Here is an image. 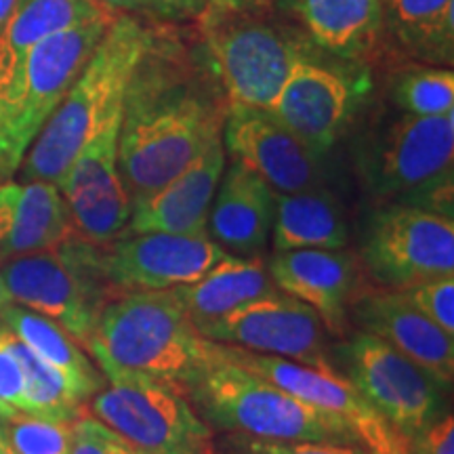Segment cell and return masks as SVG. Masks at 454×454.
<instances>
[{
    "mask_svg": "<svg viewBox=\"0 0 454 454\" xmlns=\"http://www.w3.org/2000/svg\"><path fill=\"white\" fill-rule=\"evenodd\" d=\"M152 30L135 17H118L51 114L21 162L24 181L59 184L81 147L122 106L129 81L150 44Z\"/></svg>",
    "mask_w": 454,
    "mask_h": 454,
    "instance_id": "obj_2",
    "label": "cell"
},
{
    "mask_svg": "<svg viewBox=\"0 0 454 454\" xmlns=\"http://www.w3.org/2000/svg\"><path fill=\"white\" fill-rule=\"evenodd\" d=\"M72 454H145L98 417L72 423Z\"/></svg>",
    "mask_w": 454,
    "mask_h": 454,
    "instance_id": "obj_34",
    "label": "cell"
},
{
    "mask_svg": "<svg viewBox=\"0 0 454 454\" xmlns=\"http://www.w3.org/2000/svg\"><path fill=\"white\" fill-rule=\"evenodd\" d=\"M17 414H20V411H15V408L11 406V404H7V402L0 400V423L11 421V419H15Z\"/></svg>",
    "mask_w": 454,
    "mask_h": 454,
    "instance_id": "obj_41",
    "label": "cell"
},
{
    "mask_svg": "<svg viewBox=\"0 0 454 454\" xmlns=\"http://www.w3.org/2000/svg\"><path fill=\"white\" fill-rule=\"evenodd\" d=\"M364 261L377 280L395 291L454 274L452 217L412 204H389L368 225Z\"/></svg>",
    "mask_w": 454,
    "mask_h": 454,
    "instance_id": "obj_12",
    "label": "cell"
},
{
    "mask_svg": "<svg viewBox=\"0 0 454 454\" xmlns=\"http://www.w3.org/2000/svg\"><path fill=\"white\" fill-rule=\"evenodd\" d=\"M11 333V331H9ZM11 345L24 371L26 381V412L30 417L49 419V421L74 423L81 414L82 402L74 395L59 372L43 362L20 339L11 333Z\"/></svg>",
    "mask_w": 454,
    "mask_h": 454,
    "instance_id": "obj_29",
    "label": "cell"
},
{
    "mask_svg": "<svg viewBox=\"0 0 454 454\" xmlns=\"http://www.w3.org/2000/svg\"><path fill=\"white\" fill-rule=\"evenodd\" d=\"M208 234H121L98 244L99 270L106 282L121 291H170L198 280L225 257Z\"/></svg>",
    "mask_w": 454,
    "mask_h": 454,
    "instance_id": "obj_16",
    "label": "cell"
},
{
    "mask_svg": "<svg viewBox=\"0 0 454 454\" xmlns=\"http://www.w3.org/2000/svg\"><path fill=\"white\" fill-rule=\"evenodd\" d=\"M13 303L57 322L72 339L87 345L106 308V282L98 244L70 236L41 253L4 261L0 268Z\"/></svg>",
    "mask_w": 454,
    "mask_h": 454,
    "instance_id": "obj_8",
    "label": "cell"
},
{
    "mask_svg": "<svg viewBox=\"0 0 454 454\" xmlns=\"http://www.w3.org/2000/svg\"><path fill=\"white\" fill-rule=\"evenodd\" d=\"M0 427L17 454H72V423L20 412Z\"/></svg>",
    "mask_w": 454,
    "mask_h": 454,
    "instance_id": "obj_31",
    "label": "cell"
},
{
    "mask_svg": "<svg viewBox=\"0 0 454 454\" xmlns=\"http://www.w3.org/2000/svg\"><path fill=\"white\" fill-rule=\"evenodd\" d=\"M395 104L411 116H442L454 112V74L444 67L406 72L395 82Z\"/></svg>",
    "mask_w": 454,
    "mask_h": 454,
    "instance_id": "obj_30",
    "label": "cell"
},
{
    "mask_svg": "<svg viewBox=\"0 0 454 454\" xmlns=\"http://www.w3.org/2000/svg\"><path fill=\"white\" fill-rule=\"evenodd\" d=\"M17 0H0V34H3L4 26H7L11 13H13Z\"/></svg>",
    "mask_w": 454,
    "mask_h": 454,
    "instance_id": "obj_40",
    "label": "cell"
},
{
    "mask_svg": "<svg viewBox=\"0 0 454 454\" xmlns=\"http://www.w3.org/2000/svg\"><path fill=\"white\" fill-rule=\"evenodd\" d=\"M230 106L202 47L152 32L122 99L118 170L130 204L154 194L223 135Z\"/></svg>",
    "mask_w": 454,
    "mask_h": 454,
    "instance_id": "obj_1",
    "label": "cell"
},
{
    "mask_svg": "<svg viewBox=\"0 0 454 454\" xmlns=\"http://www.w3.org/2000/svg\"><path fill=\"white\" fill-rule=\"evenodd\" d=\"M217 454H219V452H217Z\"/></svg>",
    "mask_w": 454,
    "mask_h": 454,
    "instance_id": "obj_44",
    "label": "cell"
},
{
    "mask_svg": "<svg viewBox=\"0 0 454 454\" xmlns=\"http://www.w3.org/2000/svg\"><path fill=\"white\" fill-rule=\"evenodd\" d=\"M0 454H17L13 450V446L9 444V440H7V435H4L3 427H0Z\"/></svg>",
    "mask_w": 454,
    "mask_h": 454,
    "instance_id": "obj_43",
    "label": "cell"
},
{
    "mask_svg": "<svg viewBox=\"0 0 454 454\" xmlns=\"http://www.w3.org/2000/svg\"><path fill=\"white\" fill-rule=\"evenodd\" d=\"M322 326L320 316L309 305L276 288L196 328L215 343L286 357L317 371H334Z\"/></svg>",
    "mask_w": 454,
    "mask_h": 454,
    "instance_id": "obj_14",
    "label": "cell"
},
{
    "mask_svg": "<svg viewBox=\"0 0 454 454\" xmlns=\"http://www.w3.org/2000/svg\"><path fill=\"white\" fill-rule=\"evenodd\" d=\"M122 106L81 147L57 184L70 208L74 231L93 244H107L124 234L133 208L118 170Z\"/></svg>",
    "mask_w": 454,
    "mask_h": 454,
    "instance_id": "obj_15",
    "label": "cell"
},
{
    "mask_svg": "<svg viewBox=\"0 0 454 454\" xmlns=\"http://www.w3.org/2000/svg\"><path fill=\"white\" fill-rule=\"evenodd\" d=\"M402 293L434 325L454 337V274L431 278L404 288Z\"/></svg>",
    "mask_w": 454,
    "mask_h": 454,
    "instance_id": "obj_32",
    "label": "cell"
},
{
    "mask_svg": "<svg viewBox=\"0 0 454 454\" xmlns=\"http://www.w3.org/2000/svg\"><path fill=\"white\" fill-rule=\"evenodd\" d=\"M87 348L99 368L141 372L184 387L213 357L173 291H137L107 301Z\"/></svg>",
    "mask_w": 454,
    "mask_h": 454,
    "instance_id": "obj_3",
    "label": "cell"
},
{
    "mask_svg": "<svg viewBox=\"0 0 454 454\" xmlns=\"http://www.w3.org/2000/svg\"><path fill=\"white\" fill-rule=\"evenodd\" d=\"M219 351L244 371L274 383L305 404L339 417L368 454H411V442L391 427L348 379L337 377L334 371H317L286 357L259 354L236 345L219 343Z\"/></svg>",
    "mask_w": 454,
    "mask_h": 454,
    "instance_id": "obj_11",
    "label": "cell"
},
{
    "mask_svg": "<svg viewBox=\"0 0 454 454\" xmlns=\"http://www.w3.org/2000/svg\"><path fill=\"white\" fill-rule=\"evenodd\" d=\"M348 381L395 431L411 442L444 417V387L411 357L371 333H356L340 348Z\"/></svg>",
    "mask_w": 454,
    "mask_h": 454,
    "instance_id": "obj_10",
    "label": "cell"
},
{
    "mask_svg": "<svg viewBox=\"0 0 454 454\" xmlns=\"http://www.w3.org/2000/svg\"><path fill=\"white\" fill-rule=\"evenodd\" d=\"M368 90V78L334 64L325 51L301 57L288 72L270 114L311 152L325 156Z\"/></svg>",
    "mask_w": 454,
    "mask_h": 454,
    "instance_id": "obj_13",
    "label": "cell"
},
{
    "mask_svg": "<svg viewBox=\"0 0 454 454\" xmlns=\"http://www.w3.org/2000/svg\"><path fill=\"white\" fill-rule=\"evenodd\" d=\"M254 3V0H208L213 9H221V11H234L240 7H247V4Z\"/></svg>",
    "mask_w": 454,
    "mask_h": 454,
    "instance_id": "obj_39",
    "label": "cell"
},
{
    "mask_svg": "<svg viewBox=\"0 0 454 454\" xmlns=\"http://www.w3.org/2000/svg\"><path fill=\"white\" fill-rule=\"evenodd\" d=\"M293 9L309 41L343 61L364 59L385 27L381 0H293Z\"/></svg>",
    "mask_w": 454,
    "mask_h": 454,
    "instance_id": "obj_24",
    "label": "cell"
},
{
    "mask_svg": "<svg viewBox=\"0 0 454 454\" xmlns=\"http://www.w3.org/2000/svg\"><path fill=\"white\" fill-rule=\"evenodd\" d=\"M223 147L278 194L322 190L325 184L322 158L268 110L230 106L223 124Z\"/></svg>",
    "mask_w": 454,
    "mask_h": 454,
    "instance_id": "obj_17",
    "label": "cell"
},
{
    "mask_svg": "<svg viewBox=\"0 0 454 454\" xmlns=\"http://www.w3.org/2000/svg\"><path fill=\"white\" fill-rule=\"evenodd\" d=\"M271 242L276 253L294 248H331L348 244V223L333 194L322 190L278 194L271 223Z\"/></svg>",
    "mask_w": 454,
    "mask_h": 454,
    "instance_id": "obj_27",
    "label": "cell"
},
{
    "mask_svg": "<svg viewBox=\"0 0 454 454\" xmlns=\"http://www.w3.org/2000/svg\"><path fill=\"white\" fill-rule=\"evenodd\" d=\"M387 21L408 53L452 64L454 0H387Z\"/></svg>",
    "mask_w": 454,
    "mask_h": 454,
    "instance_id": "obj_28",
    "label": "cell"
},
{
    "mask_svg": "<svg viewBox=\"0 0 454 454\" xmlns=\"http://www.w3.org/2000/svg\"><path fill=\"white\" fill-rule=\"evenodd\" d=\"M362 331L383 339L391 348L425 368L444 389L454 381V337L421 314L404 293H385L356 308Z\"/></svg>",
    "mask_w": 454,
    "mask_h": 454,
    "instance_id": "obj_19",
    "label": "cell"
},
{
    "mask_svg": "<svg viewBox=\"0 0 454 454\" xmlns=\"http://www.w3.org/2000/svg\"><path fill=\"white\" fill-rule=\"evenodd\" d=\"M9 305H13V299H11V294L7 291V284H4L3 276H0V311L7 309Z\"/></svg>",
    "mask_w": 454,
    "mask_h": 454,
    "instance_id": "obj_42",
    "label": "cell"
},
{
    "mask_svg": "<svg viewBox=\"0 0 454 454\" xmlns=\"http://www.w3.org/2000/svg\"><path fill=\"white\" fill-rule=\"evenodd\" d=\"M0 400L21 414L26 412L24 371L11 345V333L4 326H0Z\"/></svg>",
    "mask_w": 454,
    "mask_h": 454,
    "instance_id": "obj_35",
    "label": "cell"
},
{
    "mask_svg": "<svg viewBox=\"0 0 454 454\" xmlns=\"http://www.w3.org/2000/svg\"><path fill=\"white\" fill-rule=\"evenodd\" d=\"M219 454H368L357 444H334V442H278L261 440L253 435L234 434Z\"/></svg>",
    "mask_w": 454,
    "mask_h": 454,
    "instance_id": "obj_33",
    "label": "cell"
},
{
    "mask_svg": "<svg viewBox=\"0 0 454 454\" xmlns=\"http://www.w3.org/2000/svg\"><path fill=\"white\" fill-rule=\"evenodd\" d=\"M276 192L259 175L231 162L223 170L208 211V236L221 248L253 259L270 240Z\"/></svg>",
    "mask_w": 454,
    "mask_h": 454,
    "instance_id": "obj_20",
    "label": "cell"
},
{
    "mask_svg": "<svg viewBox=\"0 0 454 454\" xmlns=\"http://www.w3.org/2000/svg\"><path fill=\"white\" fill-rule=\"evenodd\" d=\"M93 414L145 454H217L211 429L184 391L141 372L106 366Z\"/></svg>",
    "mask_w": 454,
    "mask_h": 454,
    "instance_id": "obj_9",
    "label": "cell"
},
{
    "mask_svg": "<svg viewBox=\"0 0 454 454\" xmlns=\"http://www.w3.org/2000/svg\"><path fill=\"white\" fill-rule=\"evenodd\" d=\"M270 278L282 293L303 301L328 331L343 333L356 270L348 254L331 248H294L276 253Z\"/></svg>",
    "mask_w": 454,
    "mask_h": 454,
    "instance_id": "obj_22",
    "label": "cell"
},
{
    "mask_svg": "<svg viewBox=\"0 0 454 454\" xmlns=\"http://www.w3.org/2000/svg\"><path fill=\"white\" fill-rule=\"evenodd\" d=\"M360 173L377 198L452 217L454 112L404 114L360 152Z\"/></svg>",
    "mask_w": 454,
    "mask_h": 454,
    "instance_id": "obj_6",
    "label": "cell"
},
{
    "mask_svg": "<svg viewBox=\"0 0 454 454\" xmlns=\"http://www.w3.org/2000/svg\"><path fill=\"white\" fill-rule=\"evenodd\" d=\"M208 423L234 434L278 442H334L357 444L351 429L331 412L305 404L274 383L221 356L213 357L184 387ZM360 446V444H357Z\"/></svg>",
    "mask_w": 454,
    "mask_h": 454,
    "instance_id": "obj_4",
    "label": "cell"
},
{
    "mask_svg": "<svg viewBox=\"0 0 454 454\" xmlns=\"http://www.w3.org/2000/svg\"><path fill=\"white\" fill-rule=\"evenodd\" d=\"M0 320L27 349L34 351L43 362H47L64 377L67 387L81 402L89 400L106 387L104 379L90 364L76 339H72L51 317L13 303L0 311Z\"/></svg>",
    "mask_w": 454,
    "mask_h": 454,
    "instance_id": "obj_26",
    "label": "cell"
},
{
    "mask_svg": "<svg viewBox=\"0 0 454 454\" xmlns=\"http://www.w3.org/2000/svg\"><path fill=\"white\" fill-rule=\"evenodd\" d=\"M411 454H454V419L444 414L411 440Z\"/></svg>",
    "mask_w": 454,
    "mask_h": 454,
    "instance_id": "obj_36",
    "label": "cell"
},
{
    "mask_svg": "<svg viewBox=\"0 0 454 454\" xmlns=\"http://www.w3.org/2000/svg\"><path fill=\"white\" fill-rule=\"evenodd\" d=\"M170 291L181 301L194 326H198L236 309L238 305L276 291V284L259 259L225 254L202 278Z\"/></svg>",
    "mask_w": 454,
    "mask_h": 454,
    "instance_id": "obj_25",
    "label": "cell"
},
{
    "mask_svg": "<svg viewBox=\"0 0 454 454\" xmlns=\"http://www.w3.org/2000/svg\"><path fill=\"white\" fill-rule=\"evenodd\" d=\"M160 15L164 17H198L208 7V0H158Z\"/></svg>",
    "mask_w": 454,
    "mask_h": 454,
    "instance_id": "obj_37",
    "label": "cell"
},
{
    "mask_svg": "<svg viewBox=\"0 0 454 454\" xmlns=\"http://www.w3.org/2000/svg\"><path fill=\"white\" fill-rule=\"evenodd\" d=\"M225 170L223 135L215 139L177 177L130 208L127 231L164 234H208V211Z\"/></svg>",
    "mask_w": 454,
    "mask_h": 454,
    "instance_id": "obj_18",
    "label": "cell"
},
{
    "mask_svg": "<svg viewBox=\"0 0 454 454\" xmlns=\"http://www.w3.org/2000/svg\"><path fill=\"white\" fill-rule=\"evenodd\" d=\"M251 4L234 11L204 9L200 47L227 106L270 110L293 66L317 47Z\"/></svg>",
    "mask_w": 454,
    "mask_h": 454,
    "instance_id": "obj_5",
    "label": "cell"
},
{
    "mask_svg": "<svg viewBox=\"0 0 454 454\" xmlns=\"http://www.w3.org/2000/svg\"><path fill=\"white\" fill-rule=\"evenodd\" d=\"M104 7L124 9V11H150V13L160 15L158 0H99Z\"/></svg>",
    "mask_w": 454,
    "mask_h": 454,
    "instance_id": "obj_38",
    "label": "cell"
},
{
    "mask_svg": "<svg viewBox=\"0 0 454 454\" xmlns=\"http://www.w3.org/2000/svg\"><path fill=\"white\" fill-rule=\"evenodd\" d=\"M107 13L99 0H17L0 34V104L15 89L27 55L38 43Z\"/></svg>",
    "mask_w": 454,
    "mask_h": 454,
    "instance_id": "obj_23",
    "label": "cell"
},
{
    "mask_svg": "<svg viewBox=\"0 0 454 454\" xmlns=\"http://www.w3.org/2000/svg\"><path fill=\"white\" fill-rule=\"evenodd\" d=\"M112 21L107 13L57 32L27 55L15 89L0 104V179L20 170L34 139L87 66Z\"/></svg>",
    "mask_w": 454,
    "mask_h": 454,
    "instance_id": "obj_7",
    "label": "cell"
},
{
    "mask_svg": "<svg viewBox=\"0 0 454 454\" xmlns=\"http://www.w3.org/2000/svg\"><path fill=\"white\" fill-rule=\"evenodd\" d=\"M74 236L70 208L49 181L0 185V261L41 253Z\"/></svg>",
    "mask_w": 454,
    "mask_h": 454,
    "instance_id": "obj_21",
    "label": "cell"
}]
</instances>
